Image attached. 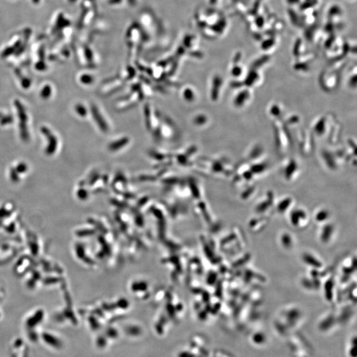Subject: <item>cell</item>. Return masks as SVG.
Listing matches in <instances>:
<instances>
[{
    "instance_id": "6da1fadb",
    "label": "cell",
    "mask_w": 357,
    "mask_h": 357,
    "mask_svg": "<svg viewBox=\"0 0 357 357\" xmlns=\"http://www.w3.org/2000/svg\"><path fill=\"white\" fill-rule=\"evenodd\" d=\"M253 97V94L250 88H241V89L235 95L234 98V106L238 109H242L245 107L247 104L251 103Z\"/></svg>"
},
{
    "instance_id": "277c9868",
    "label": "cell",
    "mask_w": 357,
    "mask_h": 357,
    "mask_svg": "<svg viewBox=\"0 0 357 357\" xmlns=\"http://www.w3.org/2000/svg\"><path fill=\"white\" fill-rule=\"evenodd\" d=\"M306 218L305 212L301 210H294L290 214V221L291 223L294 226H297L301 220H303Z\"/></svg>"
},
{
    "instance_id": "ba28073f",
    "label": "cell",
    "mask_w": 357,
    "mask_h": 357,
    "mask_svg": "<svg viewBox=\"0 0 357 357\" xmlns=\"http://www.w3.org/2000/svg\"><path fill=\"white\" fill-rule=\"evenodd\" d=\"M269 112L271 116L274 117L278 118L281 115V108L278 104H273L270 107Z\"/></svg>"
},
{
    "instance_id": "3957f363",
    "label": "cell",
    "mask_w": 357,
    "mask_h": 357,
    "mask_svg": "<svg viewBox=\"0 0 357 357\" xmlns=\"http://www.w3.org/2000/svg\"><path fill=\"white\" fill-rule=\"evenodd\" d=\"M327 125V123L326 121L325 118H320L313 124V130L318 136H322L326 132Z\"/></svg>"
},
{
    "instance_id": "8fae6325",
    "label": "cell",
    "mask_w": 357,
    "mask_h": 357,
    "mask_svg": "<svg viewBox=\"0 0 357 357\" xmlns=\"http://www.w3.org/2000/svg\"><path fill=\"white\" fill-rule=\"evenodd\" d=\"M333 284L332 283V281H328V282L326 283V284H325V290H327L328 291H326V296L329 297V298H331L332 297V291H333Z\"/></svg>"
},
{
    "instance_id": "8992f818",
    "label": "cell",
    "mask_w": 357,
    "mask_h": 357,
    "mask_svg": "<svg viewBox=\"0 0 357 357\" xmlns=\"http://www.w3.org/2000/svg\"><path fill=\"white\" fill-rule=\"evenodd\" d=\"M333 231V227L330 224H327L325 226L322 230L321 238L323 242H327L330 239Z\"/></svg>"
},
{
    "instance_id": "5b68a950",
    "label": "cell",
    "mask_w": 357,
    "mask_h": 357,
    "mask_svg": "<svg viewBox=\"0 0 357 357\" xmlns=\"http://www.w3.org/2000/svg\"><path fill=\"white\" fill-rule=\"evenodd\" d=\"M303 259L305 262L308 264L309 265L315 268H320L321 266V263L320 261H318L316 258H315L312 255L310 254H305L303 257Z\"/></svg>"
},
{
    "instance_id": "30bf717a",
    "label": "cell",
    "mask_w": 357,
    "mask_h": 357,
    "mask_svg": "<svg viewBox=\"0 0 357 357\" xmlns=\"http://www.w3.org/2000/svg\"><path fill=\"white\" fill-rule=\"evenodd\" d=\"M281 241H282L283 245L284 247H289L292 245L291 237L288 234L283 235L282 237H281Z\"/></svg>"
},
{
    "instance_id": "9c48e42d",
    "label": "cell",
    "mask_w": 357,
    "mask_h": 357,
    "mask_svg": "<svg viewBox=\"0 0 357 357\" xmlns=\"http://www.w3.org/2000/svg\"><path fill=\"white\" fill-rule=\"evenodd\" d=\"M328 216H329V213H328V212L327 210H322L319 212L318 213H317V214H316L315 218L317 221L323 222L328 218Z\"/></svg>"
},
{
    "instance_id": "52a82bcc",
    "label": "cell",
    "mask_w": 357,
    "mask_h": 357,
    "mask_svg": "<svg viewBox=\"0 0 357 357\" xmlns=\"http://www.w3.org/2000/svg\"><path fill=\"white\" fill-rule=\"evenodd\" d=\"M291 202L292 200L290 198L284 199L283 201H281V202L278 206V211H279L280 212H284V211H286L289 207V206L291 204Z\"/></svg>"
},
{
    "instance_id": "7a4b0ae2",
    "label": "cell",
    "mask_w": 357,
    "mask_h": 357,
    "mask_svg": "<svg viewBox=\"0 0 357 357\" xmlns=\"http://www.w3.org/2000/svg\"><path fill=\"white\" fill-rule=\"evenodd\" d=\"M284 169H285L284 175H285L286 178L287 179H290L293 177V176L294 177L296 174L298 172L300 167H299L298 164L294 159H290L288 163L286 164Z\"/></svg>"
}]
</instances>
